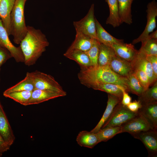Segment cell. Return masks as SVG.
<instances>
[{"mask_svg":"<svg viewBox=\"0 0 157 157\" xmlns=\"http://www.w3.org/2000/svg\"><path fill=\"white\" fill-rule=\"evenodd\" d=\"M147 23L142 34L132 41L135 44L144 40L152 32L156 27V17L157 16V4L155 0L148 3L147 6Z\"/></svg>","mask_w":157,"mask_h":157,"instance_id":"ba28073f","label":"cell"},{"mask_svg":"<svg viewBox=\"0 0 157 157\" xmlns=\"http://www.w3.org/2000/svg\"><path fill=\"white\" fill-rule=\"evenodd\" d=\"M141 47L139 51L145 56L157 55V40L147 39L142 42Z\"/></svg>","mask_w":157,"mask_h":157,"instance_id":"1f68e13d","label":"cell"},{"mask_svg":"<svg viewBox=\"0 0 157 157\" xmlns=\"http://www.w3.org/2000/svg\"><path fill=\"white\" fill-rule=\"evenodd\" d=\"M146 58L150 63L155 75L157 77V55L145 56Z\"/></svg>","mask_w":157,"mask_h":157,"instance_id":"d590c367","label":"cell"},{"mask_svg":"<svg viewBox=\"0 0 157 157\" xmlns=\"http://www.w3.org/2000/svg\"><path fill=\"white\" fill-rule=\"evenodd\" d=\"M0 134L6 142L11 146L15 137L3 107L0 103Z\"/></svg>","mask_w":157,"mask_h":157,"instance_id":"4fadbf2b","label":"cell"},{"mask_svg":"<svg viewBox=\"0 0 157 157\" xmlns=\"http://www.w3.org/2000/svg\"><path fill=\"white\" fill-rule=\"evenodd\" d=\"M127 78L129 92L139 96L145 91L135 76L133 71L130 73Z\"/></svg>","mask_w":157,"mask_h":157,"instance_id":"f546056e","label":"cell"},{"mask_svg":"<svg viewBox=\"0 0 157 157\" xmlns=\"http://www.w3.org/2000/svg\"><path fill=\"white\" fill-rule=\"evenodd\" d=\"M109 10V14L106 23L115 28L121 24L118 15V0H106Z\"/></svg>","mask_w":157,"mask_h":157,"instance_id":"d4e9b609","label":"cell"},{"mask_svg":"<svg viewBox=\"0 0 157 157\" xmlns=\"http://www.w3.org/2000/svg\"><path fill=\"white\" fill-rule=\"evenodd\" d=\"M143 143L147 149L149 156L157 155V130L150 129L132 135Z\"/></svg>","mask_w":157,"mask_h":157,"instance_id":"30bf717a","label":"cell"},{"mask_svg":"<svg viewBox=\"0 0 157 157\" xmlns=\"http://www.w3.org/2000/svg\"><path fill=\"white\" fill-rule=\"evenodd\" d=\"M2 154L0 153V157L2 155Z\"/></svg>","mask_w":157,"mask_h":157,"instance_id":"60d3db41","label":"cell"},{"mask_svg":"<svg viewBox=\"0 0 157 157\" xmlns=\"http://www.w3.org/2000/svg\"><path fill=\"white\" fill-rule=\"evenodd\" d=\"M131 63L133 71L140 69L145 73L149 78L150 86L157 81V77L154 74L151 65L144 54L138 51L136 57Z\"/></svg>","mask_w":157,"mask_h":157,"instance_id":"8fae6325","label":"cell"},{"mask_svg":"<svg viewBox=\"0 0 157 157\" xmlns=\"http://www.w3.org/2000/svg\"><path fill=\"white\" fill-rule=\"evenodd\" d=\"M115 53L111 47L100 43L98 65L100 66H109L112 57Z\"/></svg>","mask_w":157,"mask_h":157,"instance_id":"484cf974","label":"cell"},{"mask_svg":"<svg viewBox=\"0 0 157 157\" xmlns=\"http://www.w3.org/2000/svg\"><path fill=\"white\" fill-rule=\"evenodd\" d=\"M27 32L20 44L24 58V63L28 66L34 65L49 46L45 35L40 30L27 26Z\"/></svg>","mask_w":157,"mask_h":157,"instance_id":"7a4b0ae2","label":"cell"},{"mask_svg":"<svg viewBox=\"0 0 157 157\" xmlns=\"http://www.w3.org/2000/svg\"><path fill=\"white\" fill-rule=\"evenodd\" d=\"M76 32L75 40L67 50L87 51L92 46L95 39L78 31Z\"/></svg>","mask_w":157,"mask_h":157,"instance_id":"9a60e30c","label":"cell"},{"mask_svg":"<svg viewBox=\"0 0 157 157\" xmlns=\"http://www.w3.org/2000/svg\"><path fill=\"white\" fill-rule=\"evenodd\" d=\"M133 0H118V15L121 24H131L133 22L131 6Z\"/></svg>","mask_w":157,"mask_h":157,"instance_id":"7402d4cb","label":"cell"},{"mask_svg":"<svg viewBox=\"0 0 157 157\" xmlns=\"http://www.w3.org/2000/svg\"><path fill=\"white\" fill-rule=\"evenodd\" d=\"M15 1L1 0L0 2V18L9 35H10V14Z\"/></svg>","mask_w":157,"mask_h":157,"instance_id":"e0dca14e","label":"cell"},{"mask_svg":"<svg viewBox=\"0 0 157 157\" xmlns=\"http://www.w3.org/2000/svg\"><path fill=\"white\" fill-rule=\"evenodd\" d=\"M109 66L116 73L126 78L133 72L131 62L120 58L115 53L112 57Z\"/></svg>","mask_w":157,"mask_h":157,"instance_id":"7c38bea8","label":"cell"},{"mask_svg":"<svg viewBox=\"0 0 157 157\" xmlns=\"http://www.w3.org/2000/svg\"><path fill=\"white\" fill-rule=\"evenodd\" d=\"M100 44V43L97 40L95 39L91 48L88 51L85 52L90 59L91 66L98 65Z\"/></svg>","mask_w":157,"mask_h":157,"instance_id":"d6a6232c","label":"cell"},{"mask_svg":"<svg viewBox=\"0 0 157 157\" xmlns=\"http://www.w3.org/2000/svg\"><path fill=\"white\" fill-rule=\"evenodd\" d=\"M97 40L100 43L110 46L114 44L124 43L122 40L117 39L108 33L95 18Z\"/></svg>","mask_w":157,"mask_h":157,"instance_id":"ac0fdd59","label":"cell"},{"mask_svg":"<svg viewBox=\"0 0 157 157\" xmlns=\"http://www.w3.org/2000/svg\"><path fill=\"white\" fill-rule=\"evenodd\" d=\"M93 89L105 92L108 94L119 98L121 100L123 95V91L124 90L126 91L125 88L122 86L110 83L100 84L97 85Z\"/></svg>","mask_w":157,"mask_h":157,"instance_id":"4316f807","label":"cell"},{"mask_svg":"<svg viewBox=\"0 0 157 157\" xmlns=\"http://www.w3.org/2000/svg\"><path fill=\"white\" fill-rule=\"evenodd\" d=\"M28 73L33 81L35 89L60 94L63 97L66 95V92L51 75L37 70Z\"/></svg>","mask_w":157,"mask_h":157,"instance_id":"277c9868","label":"cell"},{"mask_svg":"<svg viewBox=\"0 0 157 157\" xmlns=\"http://www.w3.org/2000/svg\"><path fill=\"white\" fill-rule=\"evenodd\" d=\"M64 56L75 61L81 67H87L91 66L90 59L84 52L77 50H67Z\"/></svg>","mask_w":157,"mask_h":157,"instance_id":"603a6c76","label":"cell"},{"mask_svg":"<svg viewBox=\"0 0 157 157\" xmlns=\"http://www.w3.org/2000/svg\"><path fill=\"white\" fill-rule=\"evenodd\" d=\"M78 76L81 83L88 88L93 89L100 84L110 83L122 86L129 92L127 78L117 74L109 66L81 67Z\"/></svg>","mask_w":157,"mask_h":157,"instance_id":"6da1fadb","label":"cell"},{"mask_svg":"<svg viewBox=\"0 0 157 157\" xmlns=\"http://www.w3.org/2000/svg\"><path fill=\"white\" fill-rule=\"evenodd\" d=\"M122 133L121 126H109L101 129L96 133L99 142H106Z\"/></svg>","mask_w":157,"mask_h":157,"instance_id":"83f0119b","label":"cell"},{"mask_svg":"<svg viewBox=\"0 0 157 157\" xmlns=\"http://www.w3.org/2000/svg\"><path fill=\"white\" fill-rule=\"evenodd\" d=\"M1 0H0V2H1Z\"/></svg>","mask_w":157,"mask_h":157,"instance_id":"b9f144b4","label":"cell"},{"mask_svg":"<svg viewBox=\"0 0 157 157\" xmlns=\"http://www.w3.org/2000/svg\"><path fill=\"white\" fill-rule=\"evenodd\" d=\"M131 98L129 95L128 92L124 90L123 91V95L121 101V104L123 105L126 106L131 102Z\"/></svg>","mask_w":157,"mask_h":157,"instance_id":"f35d334b","label":"cell"},{"mask_svg":"<svg viewBox=\"0 0 157 157\" xmlns=\"http://www.w3.org/2000/svg\"><path fill=\"white\" fill-rule=\"evenodd\" d=\"M121 101L119 98L108 94L107 105L105 111L99 122L91 132L96 133L99 131L110 116L115 107Z\"/></svg>","mask_w":157,"mask_h":157,"instance_id":"2e32d148","label":"cell"},{"mask_svg":"<svg viewBox=\"0 0 157 157\" xmlns=\"http://www.w3.org/2000/svg\"><path fill=\"white\" fill-rule=\"evenodd\" d=\"M76 140L80 146L92 149L99 143L96 133L83 131L76 137Z\"/></svg>","mask_w":157,"mask_h":157,"instance_id":"ffe728a7","label":"cell"},{"mask_svg":"<svg viewBox=\"0 0 157 157\" xmlns=\"http://www.w3.org/2000/svg\"><path fill=\"white\" fill-rule=\"evenodd\" d=\"M138 113L131 112L120 102L115 107L101 128L109 126H120L136 116Z\"/></svg>","mask_w":157,"mask_h":157,"instance_id":"5b68a950","label":"cell"},{"mask_svg":"<svg viewBox=\"0 0 157 157\" xmlns=\"http://www.w3.org/2000/svg\"><path fill=\"white\" fill-rule=\"evenodd\" d=\"M9 35L0 18V46L8 50L17 62L24 63V58L20 46L14 45Z\"/></svg>","mask_w":157,"mask_h":157,"instance_id":"9c48e42d","label":"cell"},{"mask_svg":"<svg viewBox=\"0 0 157 157\" xmlns=\"http://www.w3.org/2000/svg\"><path fill=\"white\" fill-rule=\"evenodd\" d=\"M10 146L5 141L0 134V153L2 154L9 149Z\"/></svg>","mask_w":157,"mask_h":157,"instance_id":"74e56055","label":"cell"},{"mask_svg":"<svg viewBox=\"0 0 157 157\" xmlns=\"http://www.w3.org/2000/svg\"><path fill=\"white\" fill-rule=\"evenodd\" d=\"M157 39V31L156 30L152 33H150L146 39ZM145 39V40H146Z\"/></svg>","mask_w":157,"mask_h":157,"instance_id":"ab89813d","label":"cell"},{"mask_svg":"<svg viewBox=\"0 0 157 157\" xmlns=\"http://www.w3.org/2000/svg\"><path fill=\"white\" fill-rule=\"evenodd\" d=\"M63 97L60 94L35 89L32 93L31 97L26 106L38 104L49 100Z\"/></svg>","mask_w":157,"mask_h":157,"instance_id":"d6986e66","label":"cell"},{"mask_svg":"<svg viewBox=\"0 0 157 157\" xmlns=\"http://www.w3.org/2000/svg\"><path fill=\"white\" fill-rule=\"evenodd\" d=\"M139 110L145 117L151 128L157 130V102L143 105Z\"/></svg>","mask_w":157,"mask_h":157,"instance_id":"44dd1931","label":"cell"},{"mask_svg":"<svg viewBox=\"0 0 157 157\" xmlns=\"http://www.w3.org/2000/svg\"><path fill=\"white\" fill-rule=\"evenodd\" d=\"M27 0H15L10 17V35L14 42L20 44L27 32L24 15L25 4Z\"/></svg>","mask_w":157,"mask_h":157,"instance_id":"3957f363","label":"cell"},{"mask_svg":"<svg viewBox=\"0 0 157 157\" xmlns=\"http://www.w3.org/2000/svg\"><path fill=\"white\" fill-rule=\"evenodd\" d=\"M94 6L92 4L85 16L78 21L74 22L73 25L76 31L97 40Z\"/></svg>","mask_w":157,"mask_h":157,"instance_id":"8992f818","label":"cell"},{"mask_svg":"<svg viewBox=\"0 0 157 157\" xmlns=\"http://www.w3.org/2000/svg\"><path fill=\"white\" fill-rule=\"evenodd\" d=\"M138 100L143 105L157 102V83L156 82L152 86L144 91L138 96Z\"/></svg>","mask_w":157,"mask_h":157,"instance_id":"f1b7e54d","label":"cell"},{"mask_svg":"<svg viewBox=\"0 0 157 157\" xmlns=\"http://www.w3.org/2000/svg\"><path fill=\"white\" fill-rule=\"evenodd\" d=\"M142 105L138 101L135 100L130 102L126 107L131 111L134 113H137L142 107Z\"/></svg>","mask_w":157,"mask_h":157,"instance_id":"8d00e7d4","label":"cell"},{"mask_svg":"<svg viewBox=\"0 0 157 157\" xmlns=\"http://www.w3.org/2000/svg\"><path fill=\"white\" fill-rule=\"evenodd\" d=\"M35 89L33 81L28 72L23 79L14 86L6 89L4 92L3 94L19 91H27L32 92Z\"/></svg>","mask_w":157,"mask_h":157,"instance_id":"cb8c5ba5","label":"cell"},{"mask_svg":"<svg viewBox=\"0 0 157 157\" xmlns=\"http://www.w3.org/2000/svg\"><path fill=\"white\" fill-rule=\"evenodd\" d=\"M133 71L145 90L148 89L150 86V83L149 78L145 73L140 69L135 70Z\"/></svg>","mask_w":157,"mask_h":157,"instance_id":"836d02e7","label":"cell"},{"mask_svg":"<svg viewBox=\"0 0 157 157\" xmlns=\"http://www.w3.org/2000/svg\"><path fill=\"white\" fill-rule=\"evenodd\" d=\"M12 57L11 55L8 50L0 46V71L1 66Z\"/></svg>","mask_w":157,"mask_h":157,"instance_id":"e575fe53","label":"cell"},{"mask_svg":"<svg viewBox=\"0 0 157 157\" xmlns=\"http://www.w3.org/2000/svg\"><path fill=\"white\" fill-rule=\"evenodd\" d=\"M111 47L117 56L130 62L135 58L138 51L131 43L114 44Z\"/></svg>","mask_w":157,"mask_h":157,"instance_id":"5bb4252c","label":"cell"},{"mask_svg":"<svg viewBox=\"0 0 157 157\" xmlns=\"http://www.w3.org/2000/svg\"><path fill=\"white\" fill-rule=\"evenodd\" d=\"M32 92L27 91H16L3 94V95L22 105L26 106V104L31 97Z\"/></svg>","mask_w":157,"mask_h":157,"instance_id":"4dcf8cb0","label":"cell"},{"mask_svg":"<svg viewBox=\"0 0 157 157\" xmlns=\"http://www.w3.org/2000/svg\"><path fill=\"white\" fill-rule=\"evenodd\" d=\"M120 126L122 133L127 132L131 135L152 129L145 117L139 110L136 116Z\"/></svg>","mask_w":157,"mask_h":157,"instance_id":"52a82bcc","label":"cell"}]
</instances>
